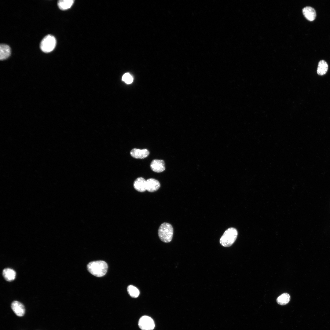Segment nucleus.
<instances>
[{"label": "nucleus", "mask_w": 330, "mask_h": 330, "mask_svg": "<svg viewBox=\"0 0 330 330\" xmlns=\"http://www.w3.org/2000/svg\"><path fill=\"white\" fill-rule=\"evenodd\" d=\"M2 274L6 280L10 281L15 279L16 273L13 270L10 268H6L3 270Z\"/></svg>", "instance_id": "nucleus-13"}, {"label": "nucleus", "mask_w": 330, "mask_h": 330, "mask_svg": "<svg viewBox=\"0 0 330 330\" xmlns=\"http://www.w3.org/2000/svg\"><path fill=\"white\" fill-rule=\"evenodd\" d=\"M150 167L152 171L157 173L161 172L165 169V163L163 160L156 159L153 160Z\"/></svg>", "instance_id": "nucleus-6"}, {"label": "nucleus", "mask_w": 330, "mask_h": 330, "mask_svg": "<svg viewBox=\"0 0 330 330\" xmlns=\"http://www.w3.org/2000/svg\"><path fill=\"white\" fill-rule=\"evenodd\" d=\"M173 229L169 223L164 222L161 225L158 230L159 238L162 241L168 243L171 241L173 236Z\"/></svg>", "instance_id": "nucleus-3"}, {"label": "nucleus", "mask_w": 330, "mask_h": 330, "mask_svg": "<svg viewBox=\"0 0 330 330\" xmlns=\"http://www.w3.org/2000/svg\"><path fill=\"white\" fill-rule=\"evenodd\" d=\"M237 235V231L235 228H229L225 231L221 237L220 243L223 247H230L235 241Z\"/></svg>", "instance_id": "nucleus-2"}, {"label": "nucleus", "mask_w": 330, "mask_h": 330, "mask_svg": "<svg viewBox=\"0 0 330 330\" xmlns=\"http://www.w3.org/2000/svg\"><path fill=\"white\" fill-rule=\"evenodd\" d=\"M11 49L7 45L1 44L0 45V59L3 60L7 58L11 54Z\"/></svg>", "instance_id": "nucleus-12"}, {"label": "nucleus", "mask_w": 330, "mask_h": 330, "mask_svg": "<svg viewBox=\"0 0 330 330\" xmlns=\"http://www.w3.org/2000/svg\"><path fill=\"white\" fill-rule=\"evenodd\" d=\"M74 2L73 0H60L57 2V5L61 9L65 10L70 8Z\"/></svg>", "instance_id": "nucleus-15"}, {"label": "nucleus", "mask_w": 330, "mask_h": 330, "mask_svg": "<svg viewBox=\"0 0 330 330\" xmlns=\"http://www.w3.org/2000/svg\"><path fill=\"white\" fill-rule=\"evenodd\" d=\"M127 290L129 294L132 297L136 298L139 295L140 292L139 290L132 285H129L127 288Z\"/></svg>", "instance_id": "nucleus-17"}, {"label": "nucleus", "mask_w": 330, "mask_h": 330, "mask_svg": "<svg viewBox=\"0 0 330 330\" xmlns=\"http://www.w3.org/2000/svg\"><path fill=\"white\" fill-rule=\"evenodd\" d=\"M122 80L126 83L129 84L133 81V78L130 73H127L123 75L122 78Z\"/></svg>", "instance_id": "nucleus-18"}, {"label": "nucleus", "mask_w": 330, "mask_h": 330, "mask_svg": "<svg viewBox=\"0 0 330 330\" xmlns=\"http://www.w3.org/2000/svg\"><path fill=\"white\" fill-rule=\"evenodd\" d=\"M56 44L55 38L53 36L48 35L41 41L40 45L41 50L44 52L48 53L53 51Z\"/></svg>", "instance_id": "nucleus-4"}, {"label": "nucleus", "mask_w": 330, "mask_h": 330, "mask_svg": "<svg viewBox=\"0 0 330 330\" xmlns=\"http://www.w3.org/2000/svg\"><path fill=\"white\" fill-rule=\"evenodd\" d=\"M149 152L146 149H140L136 148L132 149L130 152L131 156L136 159H142L147 157Z\"/></svg>", "instance_id": "nucleus-8"}, {"label": "nucleus", "mask_w": 330, "mask_h": 330, "mask_svg": "<svg viewBox=\"0 0 330 330\" xmlns=\"http://www.w3.org/2000/svg\"><path fill=\"white\" fill-rule=\"evenodd\" d=\"M88 271L93 275L98 277H102L106 273L108 266L105 261L101 260L89 262L87 266Z\"/></svg>", "instance_id": "nucleus-1"}, {"label": "nucleus", "mask_w": 330, "mask_h": 330, "mask_svg": "<svg viewBox=\"0 0 330 330\" xmlns=\"http://www.w3.org/2000/svg\"><path fill=\"white\" fill-rule=\"evenodd\" d=\"M134 187L138 191L143 192L146 190V180L143 178H137L134 181Z\"/></svg>", "instance_id": "nucleus-11"}, {"label": "nucleus", "mask_w": 330, "mask_h": 330, "mask_svg": "<svg viewBox=\"0 0 330 330\" xmlns=\"http://www.w3.org/2000/svg\"><path fill=\"white\" fill-rule=\"evenodd\" d=\"M138 324L142 330H153L155 326L153 320L147 316L141 317L139 319Z\"/></svg>", "instance_id": "nucleus-5"}, {"label": "nucleus", "mask_w": 330, "mask_h": 330, "mask_svg": "<svg viewBox=\"0 0 330 330\" xmlns=\"http://www.w3.org/2000/svg\"><path fill=\"white\" fill-rule=\"evenodd\" d=\"M302 13L306 18L309 21H313L316 16V12L314 8L310 6H306L303 8Z\"/></svg>", "instance_id": "nucleus-10"}, {"label": "nucleus", "mask_w": 330, "mask_h": 330, "mask_svg": "<svg viewBox=\"0 0 330 330\" xmlns=\"http://www.w3.org/2000/svg\"><path fill=\"white\" fill-rule=\"evenodd\" d=\"M160 187V184L157 180L150 178L146 180V190L150 192L157 190Z\"/></svg>", "instance_id": "nucleus-9"}, {"label": "nucleus", "mask_w": 330, "mask_h": 330, "mask_svg": "<svg viewBox=\"0 0 330 330\" xmlns=\"http://www.w3.org/2000/svg\"><path fill=\"white\" fill-rule=\"evenodd\" d=\"M290 300V296L287 293H284L278 296L277 299V303L281 305H284L288 304Z\"/></svg>", "instance_id": "nucleus-16"}, {"label": "nucleus", "mask_w": 330, "mask_h": 330, "mask_svg": "<svg viewBox=\"0 0 330 330\" xmlns=\"http://www.w3.org/2000/svg\"><path fill=\"white\" fill-rule=\"evenodd\" d=\"M11 308L14 313L17 316L22 317L25 312L24 305L21 302L16 301L12 302L11 304Z\"/></svg>", "instance_id": "nucleus-7"}, {"label": "nucleus", "mask_w": 330, "mask_h": 330, "mask_svg": "<svg viewBox=\"0 0 330 330\" xmlns=\"http://www.w3.org/2000/svg\"><path fill=\"white\" fill-rule=\"evenodd\" d=\"M328 68V64L326 61L322 60L318 63L317 72L320 75H323L327 72Z\"/></svg>", "instance_id": "nucleus-14"}]
</instances>
